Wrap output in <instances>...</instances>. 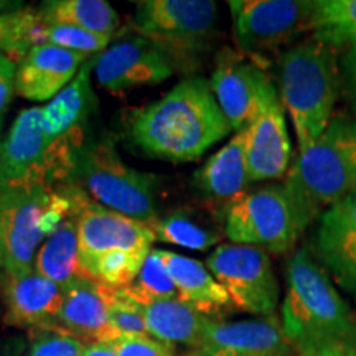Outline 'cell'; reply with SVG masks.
Instances as JSON below:
<instances>
[{
	"instance_id": "cell-3",
	"label": "cell",
	"mask_w": 356,
	"mask_h": 356,
	"mask_svg": "<svg viewBox=\"0 0 356 356\" xmlns=\"http://www.w3.org/2000/svg\"><path fill=\"white\" fill-rule=\"evenodd\" d=\"M282 185L302 233L328 207L356 193V118L333 115L322 136L299 150Z\"/></svg>"
},
{
	"instance_id": "cell-16",
	"label": "cell",
	"mask_w": 356,
	"mask_h": 356,
	"mask_svg": "<svg viewBox=\"0 0 356 356\" xmlns=\"http://www.w3.org/2000/svg\"><path fill=\"white\" fill-rule=\"evenodd\" d=\"M154 241L150 225L109 210L99 203L88 200L78 215L79 267L92 257L115 249L152 251Z\"/></svg>"
},
{
	"instance_id": "cell-12",
	"label": "cell",
	"mask_w": 356,
	"mask_h": 356,
	"mask_svg": "<svg viewBox=\"0 0 356 356\" xmlns=\"http://www.w3.org/2000/svg\"><path fill=\"white\" fill-rule=\"evenodd\" d=\"M173 71V58L163 48L132 35L97 55L95 76L104 91L121 96L136 88L165 81Z\"/></svg>"
},
{
	"instance_id": "cell-2",
	"label": "cell",
	"mask_w": 356,
	"mask_h": 356,
	"mask_svg": "<svg viewBox=\"0 0 356 356\" xmlns=\"http://www.w3.org/2000/svg\"><path fill=\"white\" fill-rule=\"evenodd\" d=\"M280 327L296 355L333 341H356V315L309 248L297 249L286 264Z\"/></svg>"
},
{
	"instance_id": "cell-25",
	"label": "cell",
	"mask_w": 356,
	"mask_h": 356,
	"mask_svg": "<svg viewBox=\"0 0 356 356\" xmlns=\"http://www.w3.org/2000/svg\"><path fill=\"white\" fill-rule=\"evenodd\" d=\"M35 273L53 280L60 287L83 277L79 267L78 216H71L44 239L35 257Z\"/></svg>"
},
{
	"instance_id": "cell-7",
	"label": "cell",
	"mask_w": 356,
	"mask_h": 356,
	"mask_svg": "<svg viewBox=\"0 0 356 356\" xmlns=\"http://www.w3.org/2000/svg\"><path fill=\"white\" fill-rule=\"evenodd\" d=\"M132 25L172 58L193 56L215 38L218 6L211 0H142L136 2Z\"/></svg>"
},
{
	"instance_id": "cell-17",
	"label": "cell",
	"mask_w": 356,
	"mask_h": 356,
	"mask_svg": "<svg viewBox=\"0 0 356 356\" xmlns=\"http://www.w3.org/2000/svg\"><path fill=\"white\" fill-rule=\"evenodd\" d=\"M279 92H274L246 129L249 180H277L291 168L292 144Z\"/></svg>"
},
{
	"instance_id": "cell-10",
	"label": "cell",
	"mask_w": 356,
	"mask_h": 356,
	"mask_svg": "<svg viewBox=\"0 0 356 356\" xmlns=\"http://www.w3.org/2000/svg\"><path fill=\"white\" fill-rule=\"evenodd\" d=\"M234 42L243 55L257 58L312 32L314 2L300 0H231Z\"/></svg>"
},
{
	"instance_id": "cell-37",
	"label": "cell",
	"mask_w": 356,
	"mask_h": 356,
	"mask_svg": "<svg viewBox=\"0 0 356 356\" xmlns=\"http://www.w3.org/2000/svg\"><path fill=\"white\" fill-rule=\"evenodd\" d=\"M29 341L20 335L0 338V356H26Z\"/></svg>"
},
{
	"instance_id": "cell-32",
	"label": "cell",
	"mask_w": 356,
	"mask_h": 356,
	"mask_svg": "<svg viewBox=\"0 0 356 356\" xmlns=\"http://www.w3.org/2000/svg\"><path fill=\"white\" fill-rule=\"evenodd\" d=\"M38 26L37 8L22 7L19 10L0 13V51L17 65L33 47V33Z\"/></svg>"
},
{
	"instance_id": "cell-21",
	"label": "cell",
	"mask_w": 356,
	"mask_h": 356,
	"mask_svg": "<svg viewBox=\"0 0 356 356\" xmlns=\"http://www.w3.org/2000/svg\"><path fill=\"white\" fill-rule=\"evenodd\" d=\"M157 252L175 282L181 302L210 318L221 317L226 310L234 307L228 292L203 262L163 249H157Z\"/></svg>"
},
{
	"instance_id": "cell-8",
	"label": "cell",
	"mask_w": 356,
	"mask_h": 356,
	"mask_svg": "<svg viewBox=\"0 0 356 356\" xmlns=\"http://www.w3.org/2000/svg\"><path fill=\"white\" fill-rule=\"evenodd\" d=\"M207 267L236 309L273 317L280 291L267 251L246 244H221L208 256Z\"/></svg>"
},
{
	"instance_id": "cell-36",
	"label": "cell",
	"mask_w": 356,
	"mask_h": 356,
	"mask_svg": "<svg viewBox=\"0 0 356 356\" xmlns=\"http://www.w3.org/2000/svg\"><path fill=\"white\" fill-rule=\"evenodd\" d=\"M297 356H356V341H333L307 350Z\"/></svg>"
},
{
	"instance_id": "cell-30",
	"label": "cell",
	"mask_w": 356,
	"mask_h": 356,
	"mask_svg": "<svg viewBox=\"0 0 356 356\" xmlns=\"http://www.w3.org/2000/svg\"><path fill=\"white\" fill-rule=\"evenodd\" d=\"M122 292L140 305L152 304L157 300L180 299L175 282H173L165 264L160 259L157 249H152L150 254L147 256L136 282L122 289Z\"/></svg>"
},
{
	"instance_id": "cell-24",
	"label": "cell",
	"mask_w": 356,
	"mask_h": 356,
	"mask_svg": "<svg viewBox=\"0 0 356 356\" xmlns=\"http://www.w3.org/2000/svg\"><path fill=\"white\" fill-rule=\"evenodd\" d=\"M139 309L154 338L172 345H186L191 350L200 345L208 325L215 320L200 314L180 299L157 300L147 305L139 304Z\"/></svg>"
},
{
	"instance_id": "cell-23",
	"label": "cell",
	"mask_w": 356,
	"mask_h": 356,
	"mask_svg": "<svg viewBox=\"0 0 356 356\" xmlns=\"http://www.w3.org/2000/svg\"><path fill=\"white\" fill-rule=\"evenodd\" d=\"M96 58H89L73 81L43 108V129L51 144L65 142L88 121L89 114L95 113L97 101L89 79Z\"/></svg>"
},
{
	"instance_id": "cell-1",
	"label": "cell",
	"mask_w": 356,
	"mask_h": 356,
	"mask_svg": "<svg viewBox=\"0 0 356 356\" xmlns=\"http://www.w3.org/2000/svg\"><path fill=\"white\" fill-rule=\"evenodd\" d=\"M233 131L213 95L210 81L191 76L162 99L137 111L131 139L147 157L193 162Z\"/></svg>"
},
{
	"instance_id": "cell-4",
	"label": "cell",
	"mask_w": 356,
	"mask_h": 356,
	"mask_svg": "<svg viewBox=\"0 0 356 356\" xmlns=\"http://www.w3.org/2000/svg\"><path fill=\"white\" fill-rule=\"evenodd\" d=\"M280 101L296 131L299 150L322 136L341 91L338 51L309 37L279 58Z\"/></svg>"
},
{
	"instance_id": "cell-5",
	"label": "cell",
	"mask_w": 356,
	"mask_h": 356,
	"mask_svg": "<svg viewBox=\"0 0 356 356\" xmlns=\"http://www.w3.org/2000/svg\"><path fill=\"white\" fill-rule=\"evenodd\" d=\"M63 180L76 185L96 203L132 220H157L159 177L127 167L111 140L91 139L66 145Z\"/></svg>"
},
{
	"instance_id": "cell-13",
	"label": "cell",
	"mask_w": 356,
	"mask_h": 356,
	"mask_svg": "<svg viewBox=\"0 0 356 356\" xmlns=\"http://www.w3.org/2000/svg\"><path fill=\"white\" fill-rule=\"evenodd\" d=\"M56 154L43 129V108L22 111L0 140V178L7 185L40 181L50 185ZM51 186V185H50Z\"/></svg>"
},
{
	"instance_id": "cell-27",
	"label": "cell",
	"mask_w": 356,
	"mask_h": 356,
	"mask_svg": "<svg viewBox=\"0 0 356 356\" xmlns=\"http://www.w3.org/2000/svg\"><path fill=\"white\" fill-rule=\"evenodd\" d=\"M312 37L340 53L356 47V0H315Z\"/></svg>"
},
{
	"instance_id": "cell-26",
	"label": "cell",
	"mask_w": 356,
	"mask_h": 356,
	"mask_svg": "<svg viewBox=\"0 0 356 356\" xmlns=\"http://www.w3.org/2000/svg\"><path fill=\"white\" fill-rule=\"evenodd\" d=\"M40 24H63L113 37L121 19L104 0H48L37 8Z\"/></svg>"
},
{
	"instance_id": "cell-34",
	"label": "cell",
	"mask_w": 356,
	"mask_h": 356,
	"mask_svg": "<svg viewBox=\"0 0 356 356\" xmlns=\"http://www.w3.org/2000/svg\"><path fill=\"white\" fill-rule=\"evenodd\" d=\"M111 345L118 356H177L175 345L160 341L152 335L121 337Z\"/></svg>"
},
{
	"instance_id": "cell-11",
	"label": "cell",
	"mask_w": 356,
	"mask_h": 356,
	"mask_svg": "<svg viewBox=\"0 0 356 356\" xmlns=\"http://www.w3.org/2000/svg\"><path fill=\"white\" fill-rule=\"evenodd\" d=\"M210 88L236 134L248 129L266 101L277 92L259 61L231 50L218 56Z\"/></svg>"
},
{
	"instance_id": "cell-15",
	"label": "cell",
	"mask_w": 356,
	"mask_h": 356,
	"mask_svg": "<svg viewBox=\"0 0 356 356\" xmlns=\"http://www.w3.org/2000/svg\"><path fill=\"white\" fill-rule=\"evenodd\" d=\"M293 350L274 317L213 322L197 348L185 356H292Z\"/></svg>"
},
{
	"instance_id": "cell-28",
	"label": "cell",
	"mask_w": 356,
	"mask_h": 356,
	"mask_svg": "<svg viewBox=\"0 0 356 356\" xmlns=\"http://www.w3.org/2000/svg\"><path fill=\"white\" fill-rule=\"evenodd\" d=\"M150 251H115L102 252L81 264L83 277H88L102 286L113 289H126L136 282L137 275Z\"/></svg>"
},
{
	"instance_id": "cell-33",
	"label": "cell",
	"mask_w": 356,
	"mask_h": 356,
	"mask_svg": "<svg viewBox=\"0 0 356 356\" xmlns=\"http://www.w3.org/2000/svg\"><path fill=\"white\" fill-rule=\"evenodd\" d=\"M26 356H83L86 343L60 325L50 323L29 332Z\"/></svg>"
},
{
	"instance_id": "cell-39",
	"label": "cell",
	"mask_w": 356,
	"mask_h": 356,
	"mask_svg": "<svg viewBox=\"0 0 356 356\" xmlns=\"http://www.w3.org/2000/svg\"><path fill=\"white\" fill-rule=\"evenodd\" d=\"M83 356H118L111 343H86Z\"/></svg>"
},
{
	"instance_id": "cell-38",
	"label": "cell",
	"mask_w": 356,
	"mask_h": 356,
	"mask_svg": "<svg viewBox=\"0 0 356 356\" xmlns=\"http://www.w3.org/2000/svg\"><path fill=\"white\" fill-rule=\"evenodd\" d=\"M13 92H15V78L0 73V129H2L3 115L7 113Z\"/></svg>"
},
{
	"instance_id": "cell-35",
	"label": "cell",
	"mask_w": 356,
	"mask_h": 356,
	"mask_svg": "<svg viewBox=\"0 0 356 356\" xmlns=\"http://www.w3.org/2000/svg\"><path fill=\"white\" fill-rule=\"evenodd\" d=\"M341 91L346 97L353 118H356V47L345 51L340 60Z\"/></svg>"
},
{
	"instance_id": "cell-20",
	"label": "cell",
	"mask_w": 356,
	"mask_h": 356,
	"mask_svg": "<svg viewBox=\"0 0 356 356\" xmlns=\"http://www.w3.org/2000/svg\"><path fill=\"white\" fill-rule=\"evenodd\" d=\"M63 289V305L56 325L84 343H114L121 335L109 322L106 286L76 277Z\"/></svg>"
},
{
	"instance_id": "cell-31",
	"label": "cell",
	"mask_w": 356,
	"mask_h": 356,
	"mask_svg": "<svg viewBox=\"0 0 356 356\" xmlns=\"http://www.w3.org/2000/svg\"><path fill=\"white\" fill-rule=\"evenodd\" d=\"M109 42L111 37L89 32L79 26L63 24L43 25L40 24V20L33 33V47L35 44H53V47L83 53L88 56L99 55L109 47Z\"/></svg>"
},
{
	"instance_id": "cell-29",
	"label": "cell",
	"mask_w": 356,
	"mask_h": 356,
	"mask_svg": "<svg viewBox=\"0 0 356 356\" xmlns=\"http://www.w3.org/2000/svg\"><path fill=\"white\" fill-rule=\"evenodd\" d=\"M150 228L154 231L155 241L175 244V246L195 249V251H207L221 239L215 229L207 228L184 211L170 213L165 218H157L150 225Z\"/></svg>"
},
{
	"instance_id": "cell-19",
	"label": "cell",
	"mask_w": 356,
	"mask_h": 356,
	"mask_svg": "<svg viewBox=\"0 0 356 356\" xmlns=\"http://www.w3.org/2000/svg\"><path fill=\"white\" fill-rule=\"evenodd\" d=\"M89 58L53 44H35L17 65L15 92L30 101H51L73 81Z\"/></svg>"
},
{
	"instance_id": "cell-14",
	"label": "cell",
	"mask_w": 356,
	"mask_h": 356,
	"mask_svg": "<svg viewBox=\"0 0 356 356\" xmlns=\"http://www.w3.org/2000/svg\"><path fill=\"white\" fill-rule=\"evenodd\" d=\"M310 252L338 286L356 297V193L317 218Z\"/></svg>"
},
{
	"instance_id": "cell-40",
	"label": "cell",
	"mask_w": 356,
	"mask_h": 356,
	"mask_svg": "<svg viewBox=\"0 0 356 356\" xmlns=\"http://www.w3.org/2000/svg\"><path fill=\"white\" fill-rule=\"evenodd\" d=\"M0 73L7 74V76H12V78H15L17 74V63L15 61H12L7 55H3L2 51H0Z\"/></svg>"
},
{
	"instance_id": "cell-9",
	"label": "cell",
	"mask_w": 356,
	"mask_h": 356,
	"mask_svg": "<svg viewBox=\"0 0 356 356\" xmlns=\"http://www.w3.org/2000/svg\"><path fill=\"white\" fill-rule=\"evenodd\" d=\"M51 186L40 181L7 185L0 198V275H24L35 270L43 239L40 218Z\"/></svg>"
},
{
	"instance_id": "cell-18",
	"label": "cell",
	"mask_w": 356,
	"mask_h": 356,
	"mask_svg": "<svg viewBox=\"0 0 356 356\" xmlns=\"http://www.w3.org/2000/svg\"><path fill=\"white\" fill-rule=\"evenodd\" d=\"M0 302L8 327L33 328L56 323L63 305V289L53 280L33 273L0 275Z\"/></svg>"
},
{
	"instance_id": "cell-22",
	"label": "cell",
	"mask_w": 356,
	"mask_h": 356,
	"mask_svg": "<svg viewBox=\"0 0 356 356\" xmlns=\"http://www.w3.org/2000/svg\"><path fill=\"white\" fill-rule=\"evenodd\" d=\"M193 184L204 198L231 203L251 184L246 162V129L234 134L228 144L211 155L193 175Z\"/></svg>"
},
{
	"instance_id": "cell-6",
	"label": "cell",
	"mask_w": 356,
	"mask_h": 356,
	"mask_svg": "<svg viewBox=\"0 0 356 356\" xmlns=\"http://www.w3.org/2000/svg\"><path fill=\"white\" fill-rule=\"evenodd\" d=\"M225 234L234 244L282 254L296 246L302 229L284 185H267L228 203Z\"/></svg>"
}]
</instances>
